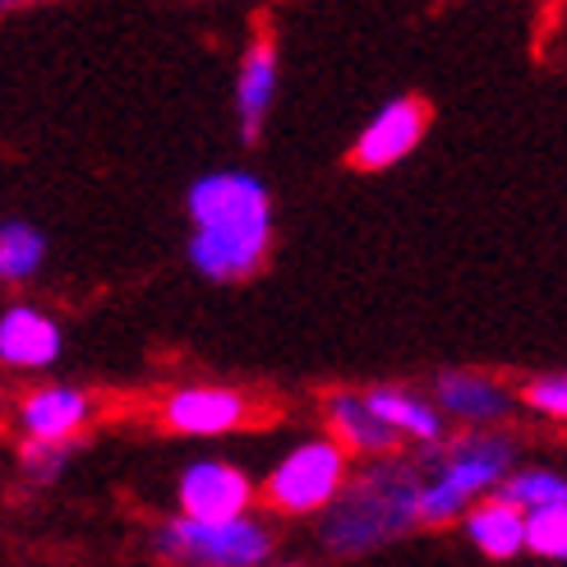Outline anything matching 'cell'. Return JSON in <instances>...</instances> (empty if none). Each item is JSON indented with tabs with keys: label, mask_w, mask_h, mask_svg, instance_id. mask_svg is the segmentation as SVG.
I'll list each match as a JSON object with an SVG mask.
<instances>
[{
	"label": "cell",
	"mask_w": 567,
	"mask_h": 567,
	"mask_svg": "<svg viewBox=\"0 0 567 567\" xmlns=\"http://www.w3.org/2000/svg\"><path fill=\"white\" fill-rule=\"evenodd\" d=\"M277 240V204L272 189L249 166H213L194 176L185 189V254L189 268L231 287L249 281L268 264Z\"/></svg>",
	"instance_id": "obj_1"
},
{
	"label": "cell",
	"mask_w": 567,
	"mask_h": 567,
	"mask_svg": "<svg viewBox=\"0 0 567 567\" xmlns=\"http://www.w3.org/2000/svg\"><path fill=\"white\" fill-rule=\"evenodd\" d=\"M420 489H424L420 457L396 452V457L360 462L342 498L319 517V549L337 563H355L406 540L415 526H424Z\"/></svg>",
	"instance_id": "obj_2"
},
{
	"label": "cell",
	"mask_w": 567,
	"mask_h": 567,
	"mask_svg": "<svg viewBox=\"0 0 567 567\" xmlns=\"http://www.w3.org/2000/svg\"><path fill=\"white\" fill-rule=\"evenodd\" d=\"M424 489L420 522L424 526H462V517L480 498L503 489L517 471V439L507 430H452L447 443L420 452Z\"/></svg>",
	"instance_id": "obj_3"
},
{
	"label": "cell",
	"mask_w": 567,
	"mask_h": 567,
	"mask_svg": "<svg viewBox=\"0 0 567 567\" xmlns=\"http://www.w3.org/2000/svg\"><path fill=\"white\" fill-rule=\"evenodd\" d=\"M351 475H355V457L328 430L305 434L268 466L259 498L277 517H315L319 522L328 507L342 498Z\"/></svg>",
	"instance_id": "obj_4"
},
{
	"label": "cell",
	"mask_w": 567,
	"mask_h": 567,
	"mask_svg": "<svg viewBox=\"0 0 567 567\" xmlns=\"http://www.w3.org/2000/svg\"><path fill=\"white\" fill-rule=\"evenodd\" d=\"M153 549L176 567H268L277 558V535L254 513L226 522L176 513L153 530Z\"/></svg>",
	"instance_id": "obj_5"
},
{
	"label": "cell",
	"mask_w": 567,
	"mask_h": 567,
	"mask_svg": "<svg viewBox=\"0 0 567 567\" xmlns=\"http://www.w3.org/2000/svg\"><path fill=\"white\" fill-rule=\"evenodd\" d=\"M277 97H281V42L272 28H254L231 79V116H236V138L245 148L264 138Z\"/></svg>",
	"instance_id": "obj_6"
},
{
	"label": "cell",
	"mask_w": 567,
	"mask_h": 567,
	"mask_svg": "<svg viewBox=\"0 0 567 567\" xmlns=\"http://www.w3.org/2000/svg\"><path fill=\"white\" fill-rule=\"evenodd\" d=\"M424 134H430V102L415 93L388 97L351 138L347 162L355 172H392L424 144Z\"/></svg>",
	"instance_id": "obj_7"
},
{
	"label": "cell",
	"mask_w": 567,
	"mask_h": 567,
	"mask_svg": "<svg viewBox=\"0 0 567 567\" xmlns=\"http://www.w3.org/2000/svg\"><path fill=\"white\" fill-rule=\"evenodd\" d=\"M254 402L226 383H181L157 402V424L181 439H221L245 430Z\"/></svg>",
	"instance_id": "obj_8"
},
{
	"label": "cell",
	"mask_w": 567,
	"mask_h": 567,
	"mask_svg": "<svg viewBox=\"0 0 567 567\" xmlns=\"http://www.w3.org/2000/svg\"><path fill=\"white\" fill-rule=\"evenodd\" d=\"M259 485L249 480L240 462L226 457H194L176 475V513L198 517V522H226L254 513Z\"/></svg>",
	"instance_id": "obj_9"
},
{
	"label": "cell",
	"mask_w": 567,
	"mask_h": 567,
	"mask_svg": "<svg viewBox=\"0 0 567 567\" xmlns=\"http://www.w3.org/2000/svg\"><path fill=\"white\" fill-rule=\"evenodd\" d=\"M430 392L452 430H507V420L522 406V392L485 370H443L434 374Z\"/></svg>",
	"instance_id": "obj_10"
},
{
	"label": "cell",
	"mask_w": 567,
	"mask_h": 567,
	"mask_svg": "<svg viewBox=\"0 0 567 567\" xmlns=\"http://www.w3.org/2000/svg\"><path fill=\"white\" fill-rule=\"evenodd\" d=\"M93 396L74 383H33L14 396V430L28 443H79L93 424Z\"/></svg>",
	"instance_id": "obj_11"
},
{
	"label": "cell",
	"mask_w": 567,
	"mask_h": 567,
	"mask_svg": "<svg viewBox=\"0 0 567 567\" xmlns=\"http://www.w3.org/2000/svg\"><path fill=\"white\" fill-rule=\"evenodd\" d=\"M323 430L342 443L355 462H379V457H396L406 443L396 439L392 424L374 411L370 392L364 388H332L323 396Z\"/></svg>",
	"instance_id": "obj_12"
},
{
	"label": "cell",
	"mask_w": 567,
	"mask_h": 567,
	"mask_svg": "<svg viewBox=\"0 0 567 567\" xmlns=\"http://www.w3.org/2000/svg\"><path fill=\"white\" fill-rule=\"evenodd\" d=\"M65 355V328L33 300L0 309V364L14 374H42Z\"/></svg>",
	"instance_id": "obj_13"
},
{
	"label": "cell",
	"mask_w": 567,
	"mask_h": 567,
	"mask_svg": "<svg viewBox=\"0 0 567 567\" xmlns=\"http://www.w3.org/2000/svg\"><path fill=\"white\" fill-rule=\"evenodd\" d=\"M364 392H370L374 411L392 424L396 439H402L406 447L430 452V447H439V443L452 439V420L434 402V392L402 388V383H374V388H364Z\"/></svg>",
	"instance_id": "obj_14"
},
{
	"label": "cell",
	"mask_w": 567,
	"mask_h": 567,
	"mask_svg": "<svg viewBox=\"0 0 567 567\" xmlns=\"http://www.w3.org/2000/svg\"><path fill=\"white\" fill-rule=\"evenodd\" d=\"M462 535H466V545L480 558L513 563V558L526 554V513H522L513 498L489 494V498H480L471 513L462 517Z\"/></svg>",
	"instance_id": "obj_15"
},
{
	"label": "cell",
	"mask_w": 567,
	"mask_h": 567,
	"mask_svg": "<svg viewBox=\"0 0 567 567\" xmlns=\"http://www.w3.org/2000/svg\"><path fill=\"white\" fill-rule=\"evenodd\" d=\"M47 236L42 226H33L28 217H6L0 221V281L6 287H28L38 281V272L47 268Z\"/></svg>",
	"instance_id": "obj_16"
},
{
	"label": "cell",
	"mask_w": 567,
	"mask_h": 567,
	"mask_svg": "<svg viewBox=\"0 0 567 567\" xmlns=\"http://www.w3.org/2000/svg\"><path fill=\"white\" fill-rule=\"evenodd\" d=\"M503 498H513L522 513H540V507H563L567 503V471L554 466H517L503 480Z\"/></svg>",
	"instance_id": "obj_17"
},
{
	"label": "cell",
	"mask_w": 567,
	"mask_h": 567,
	"mask_svg": "<svg viewBox=\"0 0 567 567\" xmlns=\"http://www.w3.org/2000/svg\"><path fill=\"white\" fill-rule=\"evenodd\" d=\"M526 554L540 558V563L567 567V503L526 513Z\"/></svg>",
	"instance_id": "obj_18"
},
{
	"label": "cell",
	"mask_w": 567,
	"mask_h": 567,
	"mask_svg": "<svg viewBox=\"0 0 567 567\" xmlns=\"http://www.w3.org/2000/svg\"><path fill=\"white\" fill-rule=\"evenodd\" d=\"M74 457V443H28L19 439V475L28 485H55Z\"/></svg>",
	"instance_id": "obj_19"
},
{
	"label": "cell",
	"mask_w": 567,
	"mask_h": 567,
	"mask_svg": "<svg viewBox=\"0 0 567 567\" xmlns=\"http://www.w3.org/2000/svg\"><path fill=\"white\" fill-rule=\"evenodd\" d=\"M522 406L530 415H540L549 424H567V370H554V374H535L526 379L522 388Z\"/></svg>",
	"instance_id": "obj_20"
},
{
	"label": "cell",
	"mask_w": 567,
	"mask_h": 567,
	"mask_svg": "<svg viewBox=\"0 0 567 567\" xmlns=\"http://www.w3.org/2000/svg\"><path fill=\"white\" fill-rule=\"evenodd\" d=\"M6 10H33V6H55V0H0Z\"/></svg>",
	"instance_id": "obj_21"
},
{
	"label": "cell",
	"mask_w": 567,
	"mask_h": 567,
	"mask_svg": "<svg viewBox=\"0 0 567 567\" xmlns=\"http://www.w3.org/2000/svg\"><path fill=\"white\" fill-rule=\"evenodd\" d=\"M268 567H305V563H291V558H272Z\"/></svg>",
	"instance_id": "obj_22"
}]
</instances>
